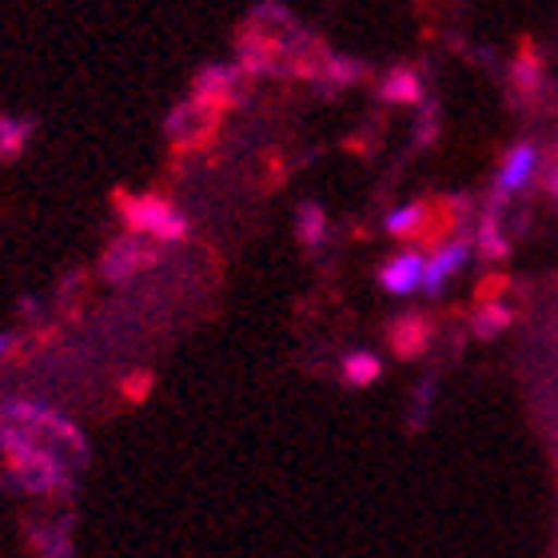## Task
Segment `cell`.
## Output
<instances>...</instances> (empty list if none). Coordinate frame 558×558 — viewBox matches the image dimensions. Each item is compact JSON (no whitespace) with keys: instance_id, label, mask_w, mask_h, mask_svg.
Instances as JSON below:
<instances>
[{"instance_id":"cell-1","label":"cell","mask_w":558,"mask_h":558,"mask_svg":"<svg viewBox=\"0 0 558 558\" xmlns=\"http://www.w3.org/2000/svg\"><path fill=\"white\" fill-rule=\"evenodd\" d=\"M0 454H4V471L16 490H28V495H72L76 490L69 459L21 423L0 418Z\"/></svg>"},{"instance_id":"cell-2","label":"cell","mask_w":558,"mask_h":558,"mask_svg":"<svg viewBox=\"0 0 558 558\" xmlns=\"http://www.w3.org/2000/svg\"><path fill=\"white\" fill-rule=\"evenodd\" d=\"M0 418L36 430V435L52 442L72 466H84L93 459V447L84 439V430L76 427L69 415H60L57 408H48V403H36V399H4V403H0Z\"/></svg>"},{"instance_id":"cell-3","label":"cell","mask_w":558,"mask_h":558,"mask_svg":"<svg viewBox=\"0 0 558 558\" xmlns=\"http://www.w3.org/2000/svg\"><path fill=\"white\" fill-rule=\"evenodd\" d=\"M117 211L129 235H140V240H151V244H175L187 235V216L175 208L172 199L156 196H132V192H117Z\"/></svg>"},{"instance_id":"cell-4","label":"cell","mask_w":558,"mask_h":558,"mask_svg":"<svg viewBox=\"0 0 558 558\" xmlns=\"http://www.w3.org/2000/svg\"><path fill=\"white\" fill-rule=\"evenodd\" d=\"M240 93H244V72L240 64H204L192 81V105H199L208 117L223 120L228 108L240 105Z\"/></svg>"},{"instance_id":"cell-5","label":"cell","mask_w":558,"mask_h":558,"mask_svg":"<svg viewBox=\"0 0 558 558\" xmlns=\"http://www.w3.org/2000/svg\"><path fill=\"white\" fill-rule=\"evenodd\" d=\"M156 259H160V247L151 244V240L117 235V240L105 247V256H100V276L120 288V283H132L144 268H151Z\"/></svg>"},{"instance_id":"cell-6","label":"cell","mask_w":558,"mask_h":558,"mask_svg":"<svg viewBox=\"0 0 558 558\" xmlns=\"http://www.w3.org/2000/svg\"><path fill=\"white\" fill-rule=\"evenodd\" d=\"M163 132L175 140V148L180 151H196V148H204L216 132H220V120L216 117H208L199 105H192V100H184V105H175L172 108V117L163 120Z\"/></svg>"},{"instance_id":"cell-7","label":"cell","mask_w":558,"mask_h":558,"mask_svg":"<svg viewBox=\"0 0 558 558\" xmlns=\"http://www.w3.org/2000/svg\"><path fill=\"white\" fill-rule=\"evenodd\" d=\"M471 252H475V240H471V235H454V240H447V244H442L439 252H435V256L427 259L423 291H427L430 300H439L442 291H447V283H451V279L466 268Z\"/></svg>"},{"instance_id":"cell-8","label":"cell","mask_w":558,"mask_h":558,"mask_svg":"<svg viewBox=\"0 0 558 558\" xmlns=\"http://www.w3.org/2000/svg\"><path fill=\"white\" fill-rule=\"evenodd\" d=\"M535 168H538V144H531V140L514 144L499 163L495 192H499V196H514V192H523V187L535 180Z\"/></svg>"},{"instance_id":"cell-9","label":"cell","mask_w":558,"mask_h":558,"mask_svg":"<svg viewBox=\"0 0 558 558\" xmlns=\"http://www.w3.org/2000/svg\"><path fill=\"white\" fill-rule=\"evenodd\" d=\"M387 343L396 351L399 360H418V355H427V343H430V319L423 312H408L399 315L391 331H387Z\"/></svg>"},{"instance_id":"cell-10","label":"cell","mask_w":558,"mask_h":558,"mask_svg":"<svg viewBox=\"0 0 558 558\" xmlns=\"http://www.w3.org/2000/svg\"><path fill=\"white\" fill-rule=\"evenodd\" d=\"M423 276H427V259L418 252H399L379 268V283L391 295H411V291H423Z\"/></svg>"},{"instance_id":"cell-11","label":"cell","mask_w":558,"mask_h":558,"mask_svg":"<svg viewBox=\"0 0 558 558\" xmlns=\"http://www.w3.org/2000/svg\"><path fill=\"white\" fill-rule=\"evenodd\" d=\"M379 100L384 105H408V108H423V76L411 64H399L384 76L379 84Z\"/></svg>"},{"instance_id":"cell-12","label":"cell","mask_w":558,"mask_h":558,"mask_svg":"<svg viewBox=\"0 0 558 558\" xmlns=\"http://www.w3.org/2000/svg\"><path fill=\"white\" fill-rule=\"evenodd\" d=\"M28 547L36 550V558H72V538L69 526L60 523H28L24 526Z\"/></svg>"},{"instance_id":"cell-13","label":"cell","mask_w":558,"mask_h":558,"mask_svg":"<svg viewBox=\"0 0 558 558\" xmlns=\"http://www.w3.org/2000/svg\"><path fill=\"white\" fill-rule=\"evenodd\" d=\"M360 81H367V64L363 60H355V57H331L327 60V69H324V76H319V93L324 96H336V93H343V88H351V84H360Z\"/></svg>"},{"instance_id":"cell-14","label":"cell","mask_w":558,"mask_h":558,"mask_svg":"<svg viewBox=\"0 0 558 558\" xmlns=\"http://www.w3.org/2000/svg\"><path fill=\"white\" fill-rule=\"evenodd\" d=\"M511 84L519 88V93H523V100H535V96L543 93V60L535 57L531 40H523L519 57H514V64H511Z\"/></svg>"},{"instance_id":"cell-15","label":"cell","mask_w":558,"mask_h":558,"mask_svg":"<svg viewBox=\"0 0 558 558\" xmlns=\"http://www.w3.org/2000/svg\"><path fill=\"white\" fill-rule=\"evenodd\" d=\"M33 129H36L33 117H9V112H0V163L21 160V151L28 148Z\"/></svg>"},{"instance_id":"cell-16","label":"cell","mask_w":558,"mask_h":558,"mask_svg":"<svg viewBox=\"0 0 558 558\" xmlns=\"http://www.w3.org/2000/svg\"><path fill=\"white\" fill-rule=\"evenodd\" d=\"M514 324V312L507 307V303H478L475 315H471V331H475L478 339H495L502 336L507 327Z\"/></svg>"},{"instance_id":"cell-17","label":"cell","mask_w":558,"mask_h":558,"mask_svg":"<svg viewBox=\"0 0 558 558\" xmlns=\"http://www.w3.org/2000/svg\"><path fill=\"white\" fill-rule=\"evenodd\" d=\"M379 375H384V363L372 351H351L348 360H343V379L351 387H372Z\"/></svg>"},{"instance_id":"cell-18","label":"cell","mask_w":558,"mask_h":558,"mask_svg":"<svg viewBox=\"0 0 558 558\" xmlns=\"http://www.w3.org/2000/svg\"><path fill=\"white\" fill-rule=\"evenodd\" d=\"M295 232H300V240L307 247L315 244H324V235H327V216L319 204H303L300 208V220H295Z\"/></svg>"},{"instance_id":"cell-19","label":"cell","mask_w":558,"mask_h":558,"mask_svg":"<svg viewBox=\"0 0 558 558\" xmlns=\"http://www.w3.org/2000/svg\"><path fill=\"white\" fill-rule=\"evenodd\" d=\"M439 140V108L423 105L418 108V124H415V144L418 148H430Z\"/></svg>"},{"instance_id":"cell-20","label":"cell","mask_w":558,"mask_h":558,"mask_svg":"<svg viewBox=\"0 0 558 558\" xmlns=\"http://www.w3.org/2000/svg\"><path fill=\"white\" fill-rule=\"evenodd\" d=\"M151 387H156V375H151V372H132V375H124L120 391H124L132 403H140V399H148Z\"/></svg>"},{"instance_id":"cell-21","label":"cell","mask_w":558,"mask_h":558,"mask_svg":"<svg viewBox=\"0 0 558 558\" xmlns=\"http://www.w3.org/2000/svg\"><path fill=\"white\" fill-rule=\"evenodd\" d=\"M430 396H435V379L418 384V391H415V411H411V427H423V411H430Z\"/></svg>"},{"instance_id":"cell-22","label":"cell","mask_w":558,"mask_h":558,"mask_svg":"<svg viewBox=\"0 0 558 558\" xmlns=\"http://www.w3.org/2000/svg\"><path fill=\"white\" fill-rule=\"evenodd\" d=\"M16 348H21V339H16V336H4V331H0V360H9V355Z\"/></svg>"}]
</instances>
